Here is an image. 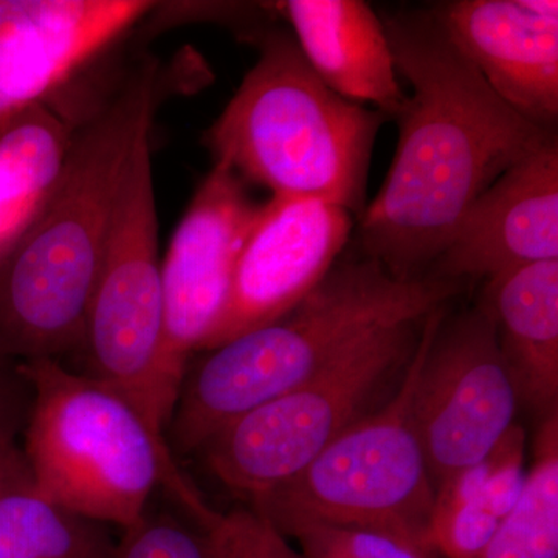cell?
Wrapping results in <instances>:
<instances>
[{
  "mask_svg": "<svg viewBox=\"0 0 558 558\" xmlns=\"http://www.w3.org/2000/svg\"><path fill=\"white\" fill-rule=\"evenodd\" d=\"M260 207L236 172L213 161L172 234L161 260L163 341L156 374L157 411L165 429L191 357L202 351L222 314Z\"/></svg>",
  "mask_w": 558,
  "mask_h": 558,
  "instance_id": "cell-10",
  "label": "cell"
},
{
  "mask_svg": "<svg viewBox=\"0 0 558 558\" xmlns=\"http://www.w3.org/2000/svg\"><path fill=\"white\" fill-rule=\"evenodd\" d=\"M156 97L157 64L146 60L76 130L49 201L0 260V362L58 360L83 344L121 183Z\"/></svg>",
  "mask_w": 558,
  "mask_h": 558,
  "instance_id": "cell-2",
  "label": "cell"
},
{
  "mask_svg": "<svg viewBox=\"0 0 558 558\" xmlns=\"http://www.w3.org/2000/svg\"><path fill=\"white\" fill-rule=\"evenodd\" d=\"M275 9L329 89L395 120L407 101L384 21L362 0H288Z\"/></svg>",
  "mask_w": 558,
  "mask_h": 558,
  "instance_id": "cell-15",
  "label": "cell"
},
{
  "mask_svg": "<svg viewBox=\"0 0 558 558\" xmlns=\"http://www.w3.org/2000/svg\"><path fill=\"white\" fill-rule=\"evenodd\" d=\"M32 405L21 447L36 486L70 512L128 531L165 487L207 526L216 510L180 475L174 451L126 395L60 360L21 363Z\"/></svg>",
  "mask_w": 558,
  "mask_h": 558,
  "instance_id": "cell-5",
  "label": "cell"
},
{
  "mask_svg": "<svg viewBox=\"0 0 558 558\" xmlns=\"http://www.w3.org/2000/svg\"><path fill=\"white\" fill-rule=\"evenodd\" d=\"M250 39L258 61L205 134L213 161L271 196L340 205L359 220L388 117L329 89L292 33L263 27Z\"/></svg>",
  "mask_w": 558,
  "mask_h": 558,
  "instance_id": "cell-4",
  "label": "cell"
},
{
  "mask_svg": "<svg viewBox=\"0 0 558 558\" xmlns=\"http://www.w3.org/2000/svg\"><path fill=\"white\" fill-rule=\"evenodd\" d=\"M150 131L140 135L124 172L81 347L86 374L120 389L165 433L156 402L163 284Z\"/></svg>",
  "mask_w": 558,
  "mask_h": 558,
  "instance_id": "cell-8",
  "label": "cell"
},
{
  "mask_svg": "<svg viewBox=\"0 0 558 558\" xmlns=\"http://www.w3.org/2000/svg\"><path fill=\"white\" fill-rule=\"evenodd\" d=\"M517 508L469 558H558V413L543 418Z\"/></svg>",
  "mask_w": 558,
  "mask_h": 558,
  "instance_id": "cell-19",
  "label": "cell"
},
{
  "mask_svg": "<svg viewBox=\"0 0 558 558\" xmlns=\"http://www.w3.org/2000/svg\"><path fill=\"white\" fill-rule=\"evenodd\" d=\"M464 288L429 275L396 278L365 255L340 258L295 310L189 365L167 428L172 449L199 451L234 418L300 387L373 333L425 322Z\"/></svg>",
  "mask_w": 558,
  "mask_h": 558,
  "instance_id": "cell-3",
  "label": "cell"
},
{
  "mask_svg": "<svg viewBox=\"0 0 558 558\" xmlns=\"http://www.w3.org/2000/svg\"><path fill=\"white\" fill-rule=\"evenodd\" d=\"M494 319L521 402L543 417L558 411V260L484 282L478 301Z\"/></svg>",
  "mask_w": 558,
  "mask_h": 558,
  "instance_id": "cell-16",
  "label": "cell"
},
{
  "mask_svg": "<svg viewBox=\"0 0 558 558\" xmlns=\"http://www.w3.org/2000/svg\"><path fill=\"white\" fill-rule=\"evenodd\" d=\"M207 527L218 558H304L269 520L250 508L218 513Z\"/></svg>",
  "mask_w": 558,
  "mask_h": 558,
  "instance_id": "cell-23",
  "label": "cell"
},
{
  "mask_svg": "<svg viewBox=\"0 0 558 558\" xmlns=\"http://www.w3.org/2000/svg\"><path fill=\"white\" fill-rule=\"evenodd\" d=\"M446 315L428 341L413 399L435 490L501 442L521 402L490 315L480 304Z\"/></svg>",
  "mask_w": 558,
  "mask_h": 558,
  "instance_id": "cell-9",
  "label": "cell"
},
{
  "mask_svg": "<svg viewBox=\"0 0 558 558\" xmlns=\"http://www.w3.org/2000/svg\"><path fill=\"white\" fill-rule=\"evenodd\" d=\"M399 76L398 149L359 219L362 255L400 279L425 277L465 213L509 168L557 138L487 86L429 10L385 17Z\"/></svg>",
  "mask_w": 558,
  "mask_h": 558,
  "instance_id": "cell-1",
  "label": "cell"
},
{
  "mask_svg": "<svg viewBox=\"0 0 558 558\" xmlns=\"http://www.w3.org/2000/svg\"><path fill=\"white\" fill-rule=\"evenodd\" d=\"M78 126L51 98L0 131V260L49 201Z\"/></svg>",
  "mask_w": 558,
  "mask_h": 558,
  "instance_id": "cell-17",
  "label": "cell"
},
{
  "mask_svg": "<svg viewBox=\"0 0 558 558\" xmlns=\"http://www.w3.org/2000/svg\"><path fill=\"white\" fill-rule=\"evenodd\" d=\"M484 483L478 502L498 520L508 519L527 484L526 433L515 425L486 458L481 459Z\"/></svg>",
  "mask_w": 558,
  "mask_h": 558,
  "instance_id": "cell-22",
  "label": "cell"
},
{
  "mask_svg": "<svg viewBox=\"0 0 558 558\" xmlns=\"http://www.w3.org/2000/svg\"><path fill=\"white\" fill-rule=\"evenodd\" d=\"M447 307L429 315L398 391L355 421L299 475L250 509L278 532L299 523L380 529L427 539L435 484L414 421L418 369Z\"/></svg>",
  "mask_w": 558,
  "mask_h": 558,
  "instance_id": "cell-6",
  "label": "cell"
},
{
  "mask_svg": "<svg viewBox=\"0 0 558 558\" xmlns=\"http://www.w3.org/2000/svg\"><path fill=\"white\" fill-rule=\"evenodd\" d=\"M546 260H558L557 138L473 202L427 275L465 284Z\"/></svg>",
  "mask_w": 558,
  "mask_h": 558,
  "instance_id": "cell-14",
  "label": "cell"
},
{
  "mask_svg": "<svg viewBox=\"0 0 558 558\" xmlns=\"http://www.w3.org/2000/svg\"><path fill=\"white\" fill-rule=\"evenodd\" d=\"M428 10L506 105L557 134V0H450Z\"/></svg>",
  "mask_w": 558,
  "mask_h": 558,
  "instance_id": "cell-13",
  "label": "cell"
},
{
  "mask_svg": "<svg viewBox=\"0 0 558 558\" xmlns=\"http://www.w3.org/2000/svg\"><path fill=\"white\" fill-rule=\"evenodd\" d=\"M145 0H0V131L51 100L156 9Z\"/></svg>",
  "mask_w": 558,
  "mask_h": 558,
  "instance_id": "cell-12",
  "label": "cell"
},
{
  "mask_svg": "<svg viewBox=\"0 0 558 558\" xmlns=\"http://www.w3.org/2000/svg\"><path fill=\"white\" fill-rule=\"evenodd\" d=\"M102 526L43 494L21 447L0 459V558H113Z\"/></svg>",
  "mask_w": 558,
  "mask_h": 558,
  "instance_id": "cell-18",
  "label": "cell"
},
{
  "mask_svg": "<svg viewBox=\"0 0 558 558\" xmlns=\"http://www.w3.org/2000/svg\"><path fill=\"white\" fill-rule=\"evenodd\" d=\"M355 220L349 209L328 202L275 196L264 202L234 267L229 299L201 352L295 310L339 263Z\"/></svg>",
  "mask_w": 558,
  "mask_h": 558,
  "instance_id": "cell-11",
  "label": "cell"
},
{
  "mask_svg": "<svg viewBox=\"0 0 558 558\" xmlns=\"http://www.w3.org/2000/svg\"><path fill=\"white\" fill-rule=\"evenodd\" d=\"M304 558H440L427 539L380 529L299 523L282 532Z\"/></svg>",
  "mask_w": 558,
  "mask_h": 558,
  "instance_id": "cell-20",
  "label": "cell"
},
{
  "mask_svg": "<svg viewBox=\"0 0 558 558\" xmlns=\"http://www.w3.org/2000/svg\"><path fill=\"white\" fill-rule=\"evenodd\" d=\"M113 558H218L208 527L197 521L175 519L170 513H145L124 531Z\"/></svg>",
  "mask_w": 558,
  "mask_h": 558,
  "instance_id": "cell-21",
  "label": "cell"
},
{
  "mask_svg": "<svg viewBox=\"0 0 558 558\" xmlns=\"http://www.w3.org/2000/svg\"><path fill=\"white\" fill-rule=\"evenodd\" d=\"M32 405V387L20 366L0 362V459L16 447Z\"/></svg>",
  "mask_w": 558,
  "mask_h": 558,
  "instance_id": "cell-24",
  "label": "cell"
},
{
  "mask_svg": "<svg viewBox=\"0 0 558 558\" xmlns=\"http://www.w3.org/2000/svg\"><path fill=\"white\" fill-rule=\"evenodd\" d=\"M425 322L373 333L300 387L220 428L199 450L209 472L248 502L288 483L365 416L385 380L413 355Z\"/></svg>",
  "mask_w": 558,
  "mask_h": 558,
  "instance_id": "cell-7",
  "label": "cell"
}]
</instances>
